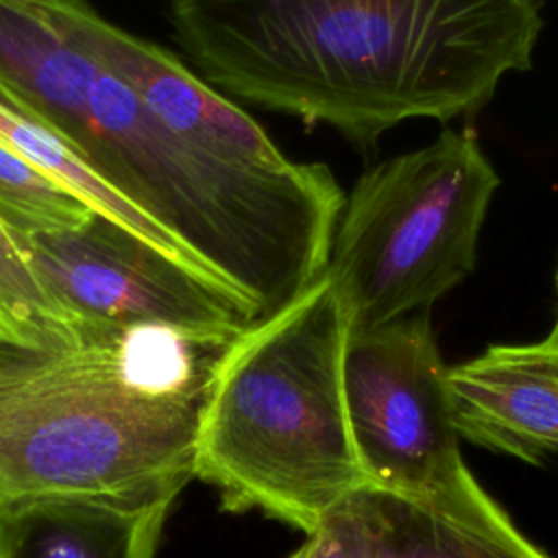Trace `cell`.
<instances>
[{
	"label": "cell",
	"instance_id": "obj_1",
	"mask_svg": "<svg viewBox=\"0 0 558 558\" xmlns=\"http://www.w3.org/2000/svg\"><path fill=\"white\" fill-rule=\"evenodd\" d=\"M0 102L63 140L262 318L325 277L344 207L329 168L253 170L192 144L85 52L57 0H0Z\"/></svg>",
	"mask_w": 558,
	"mask_h": 558
},
{
	"label": "cell",
	"instance_id": "obj_2",
	"mask_svg": "<svg viewBox=\"0 0 558 558\" xmlns=\"http://www.w3.org/2000/svg\"><path fill=\"white\" fill-rule=\"evenodd\" d=\"M222 92L360 148L410 118L477 113L530 68L543 0H166Z\"/></svg>",
	"mask_w": 558,
	"mask_h": 558
},
{
	"label": "cell",
	"instance_id": "obj_3",
	"mask_svg": "<svg viewBox=\"0 0 558 558\" xmlns=\"http://www.w3.org/2000/svg\"><path fill=\"white\" fill-rule=\"evenodd\" d=\"M240 333L85 320L68 347L0 340V510L37 499H174Z\"/></svg>",
	"mask_w": 558,
	"mask_h": 558
},
{
	"label": "cell",
	"instance_id": "obj_4",
	"mask_svg": "<svg viewBox=\"0 0 558 558\" xmlns=\"http://www.w3.org/2000/svg\"><path fill=\"white\" fill-rule=\"evenodd\" d=\"M349 320L327 272L227 351L201 418L194 477L233 512L305 534L368 488L344 403Z\"/></svg>",
	"mask_w": 558,
	"mask_h": 558
},
{
	"label": "cell",
	"instance_id": "obj_5",
	"mask_svg": "<svg viewBox=\"0 0 558 558\" xmlns=\"http://www.w3.org/2000/svg\"><path fill=\"white\" fill-rule=\"evenodd\" d=\"M499 177L469 131L366 170L344 198L327 279L351 329L425 312L475 268Z\"/></svg>",
	"mask_w": 558,
	"mask_h": 558
},
{
	"label": "cell",
	"instance_id": "obj_6",
	"mask_svg": "<svg viewBox=\"0 0 558 558\" xmlns=\"http://www.w3.org/2000/svg\"><path fill=\"white\" fill-rule=\"evenodd\" d=\"M445 373L427 312L349 331L344 403L368 488L425 497L466 471Z\"/></svg>",
	"mask_w": 558,
	"mask_h": 558
},
{
	"label": "cell",
	"instance_id": "obj_7",
	"mask_svg": "<svg viewBox=\"0 0 558 558\" xmlns=\"http://www.w3.org/2000/svg\"><path fill=\"white\" fill-rule=\"evenodd\" d=\"M50 294L78 320L240 333L262 320L235 290L94 214L81 229L22 238Z\"/></svg>",
	"mask_w": 558,
	"mask_h": 558
},
{
	"label": "cell",
	"instance_id": "obj_8",
	"mask_svg": "<svg viewBox=\"0 0 558 558\" xmlns=\"http://www.w3.org/2000/svg\"><path fill=\"white\" fill-rule=\"evenodd\" d=\"M57 9L85 52L124 78L172 131L244 168H294L296 161L286 157L246 111L201 81L172 52L105 20L87 0H57Z\"/></svg>",
	"mask_w": 558,
	"mask_h": 558
},
{
	"label": "cell",
	"instance_id": "obj_9",
	"mask_svg": "<svg viewBox=\"0 0 558 558\" xmlns=\"http://www.w3.org/2000/svg\"><path fill=\"white\" fill-rule=\"evenodd\" d=\"M451 423L458 436L541 464L558 453V336L530 344H493L447 366Z\"/></svg>",
	"mask_w": 558,
	"mask_h": 558
},
{
	"label": "cell",
	"instance_id": "obj_10",
	"mask_svg": "<svg viewBox=\"0 0 558 558\" xmlns=\"http://www.w3.org/2000/svg\"><path fill=\"white\" fill-rule=\"evenodd\" d=\"M373 558H549L466 469L425 497L375 488L355 493Z\"/></svg>",
	"mask_w": 558,
	"mask_h": 558
},
{
	"label": "cell",
	"instance_id": "obj_11",
	"mask_svg": "<svg viewBox=\"0 0 558 558\" xmlns=\"http://www.w3.org/2000/svg\"><path fill=\"white\" fill-rule=\"evenodd\" d=\"M170 499H37L0 510V558H153Z\"/></svg>",
	"mask_w": 558,
	"mask_h": 558
},
{
	"label": "cell",
	"instance_id": "obj_12",
	"mask_svg": "<svg viewBox=\"0 0 558 558\" xmlns=\"http://www.w3.org/2000/svg\"><path fill=\"white\" fill-rule=\"evenodd\" d=\"M0 142L7 144L9 148H13L15 153H20L22 157H26L31 163H35L46 174H50L54 181H59L72 194H76L83 203H87L96 214L129 229L131 233L150 242L153 246H157L166 255L179 259L181 264L190 266L192 270L209 277L170 233H166L155 220H150L133 203H129L124 196H120L113 187H109L83 161V157L76 155L63 140H59L54 133H50L39 122L31 120L28 116H22L20 111H15L2 102H0ZM209 279H214V277H209Z\"/></svg>",
	"mask_w": 558,
	"mask_h": 558
},
{
	"label": "cell",
	"instance_id": "obj_13",
	"mask_svg": "<svg viewBox=\"0 0 558 558\" xmlns=\"http://www.w3.org/2000/svg\"><path fill=\"white\" fill-rule=\"evenodd\" d=\"M85 320L70 314L44 286L24 240L0 220V340L26 347H68Z\"/></svg>",
	"mask_w": 558,
	"mask_h": 558
},
{
	"label": "cell",
	"instance_id": "obj_14",
	"mask_svg": "<svg viewBox=\"0 0 558 558\" xmlns=\"http://www.w3.org/2000/svg\"><path fill=\"white\" fill-rule=\"evenodd\" d=\"M96 211L0 142V220L20 238L81 229Z\"/></svg>",
	"mask_w": 558,
	"mask_h": 558
},
{
	"label": "cell",
	"instance_id": "obj_15",
	"mask_svg": "<svg viewBox=\"0 0 558 558\" xmlns=\"http://www.w3.org/2000/svg\"><path fill=\"white\" fill-rule=\"evenodd\" d=\"M305 536V543L288 558H373L371 536L357 508L355 493Z\"/></svg>",
	"mask_w": 558,
	"mask_h": 558
},
{
	"label": "cell",
	"instance_id": "obj_16",
	"mask_svg": "<svg viewBox=\"0 0 558 558\" xmlns=\"http://www.w3.org/2000/svg\"><path fill=\"white\" fill-rule=\"evenodd\" d=\"M556 283H558V272H556ZM551 331H556V336H558V320H556V325H554Z\"/></svg>",
	"mask_w": 558,
	"mask_h": 558
}]
</instances>
